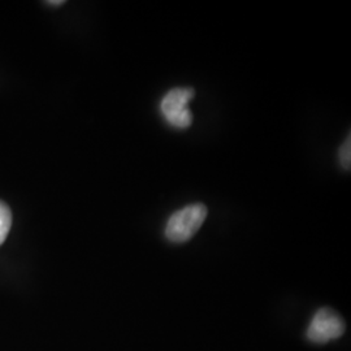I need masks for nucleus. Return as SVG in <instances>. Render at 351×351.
Masks as SVG:
<instances>
[{
  "instance_id": "nucleus-5",
  "label": "nucleus",
  "mask_w": 351,
  "mask_h": 351,
  "mask_svg": "<svg viewBox=\"0 0 351 351\" xmlns=\"http://www.w3.org/2000/svg\"><path fill=\"white\" fill-rule=\"evenodd\" d=\"M339 162L345 169H350L351 165V138L350 136L343 142L339 152Z\"/></svg>"
},
{
  "instance_id": "nucleus-1",
  "label": "nucleus",
  "mask_w": 351,
  "mask_h": 351,
  "mask_svg": "<svg viewBox=\"0 0 351 351\" xmlns=\"http://www.w3.org/2000/svg\"><path fill=\"white\" fill-rule=\"evenodd\" d=\"M207 213V207L202 203L184 207L169 217L164 230L165 237L175 243H182L193 239L203 226Z\"/></svg>"
},
{
  "instance_id": "nucleus-4",
  "label": "nucleus",
  "mask_w": 351,
  "mask_h": 351,
  "mask_svg": "<svg viewBox=\"0 0 351 351\" xmlns=\"http://www.w3.org/2000/svg\"><path fill=\"white\" fill-rule=\"evenodd\" d=\"M12 226V213L11 208L0 201V245L7 239Z\"/></svg>"
},
{
  "instance_id": "nucleus-3",
  "label": "nucleus",
  "mask_w": 351,
  "mask_h": 351,
  "mask_svg": "<svg viewBox=\"0 0 351 351\" xmlns=\"http://www.w3.org/2000/svg\"><path fill=\"white\" fill-rule=\"evenodd\" d=\"M346 324L341 315L330 307H323L315 314L308 329L307 339L314 343H326L345 333Z\"/></svg>"
},
{
  "instance_id": "nucleus-6",
  "label": "nucleus",
  "mask_w": 351,
  "mask_h": 351,
  "mask_svg": "<svg viewBox=\"0 0 351 351\" xmlns=\"http://www.w3.org/2000/svg\"><path fill=\"white\" fill-rule=\"evenodd\" d=\"M49 4H52V5H59V4H64L63 0H59V1H47Z\"/></svg>"
},
{
  "instance_id": "nucleus-2",
  "label": "nucleus",
  "mask_w": 351,
  "mask_h": 351,
  "mask_svg": "<svg viewBox=\"0 0 351 351\" xmlns=\"http://www.w3.org/2000/svg\"><path fill=\"white\" fill-rule=\"evenodd\" d=\"M191 88H175L168 91L160 103V111L167 123L177 129H188L193 124V113L188 104L194 98Z\"/></svg>"
}]
</instances>
